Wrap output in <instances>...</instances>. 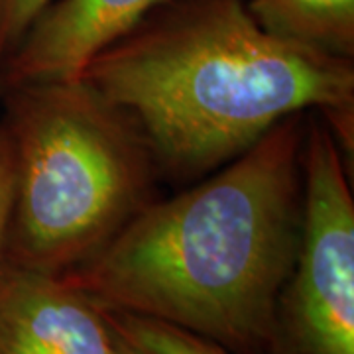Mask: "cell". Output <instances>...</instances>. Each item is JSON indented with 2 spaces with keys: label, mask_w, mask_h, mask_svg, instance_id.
I'll use <instances>...</instances> for the list:
<instances>
[{
  "label": "cell",
  "mask_w": 354,
  "mask_h": 354,
  "mask_svg": "<svg viewBox=\"0 0 354 354\" xmlns=\"http://www.w3.org/2000/svg\"><path fill=\"white\" fill-rule=\"evenodd\" d=\"M305 177L299 264L274 341L283 354H354V203L323 128L311 130Z\"/></svg>",
  "instance_id": "cell-4"
},
{
  "label": "cell",
  "mask_w": 354,
  "mask_h": 354,
  "mask_svg": "<svg viewBox=\"0 0 354 354\" xmlns=\"http://www.w3.org/2000/svg\"><path fill=\"white\" fill-rule=\"evenodd\" d=\"M297 124L286 118L218 176L153 205L67 274L104 309L158 319L227 351L276 339L295 256Z\"/></svg>",
  "instance_id": "cell-1"
},
{
  "label": "cell",
  "mask_w": 354,
  "mask_h": 354,
  "mask_svg": "<svg viewBox=\"0 0 354 354\" xmlns=\"http://www.w3.org/2000/svg\"><path fill=\"white\" fill-rule=\"evenodd\" d=\"M79 81L132 113L158 150L209 167L305 109L346 111L344 57L268 34L241 0H201L101 51Z\"/></svg>",
  "instance_id": "cell-2"
},
{
  "label": "cell",
  "mask_w": 354,
  "mask_h": 354,
  "mask_svg": "<svg viewBox=\"0 0 354 354\" xmlns=\"http://www.w3.org/2000/svg\"><path fill=\"white\" fill-rule=\"evenodd\" d=\"M8 95L16 195L4 258L64 274L127 225L146 179L142 148L120 111L83 81Z\"/></svg>",
  "instance_id": "cell-3"
},
{
  "label": "cell",
  "mask_w": 354,
  "mask_h": 354,
  "mask_svg": "<svg viewBox=\"0 0 354 354\" xmlns=\"http://www.w3.org/2000/svg\"><path fill=\"white\" fill-rule=\"evenodd\" d=\"M0 354H118L101 309L62 274L0 260Z\"/></svg>",
  "instance_id": "cell-6"
},
{
  "label": "cell",
  "mask_w": 354,
  "mask_h": 354,
  "mask_svg": "<svg viewBox=\"0 0 354 354\" xmlns=\"http://www.w3.org/2000/svg\"><path fill=\"white\" fill-rule=\"evenodd\" d=\"M164 0H59L39 14L0 65V91L79 81L101 51L134 32Z\"/></svg>",
  "instance_id": "cell-5"
},
{
  "label": "cell",
  "mask_w": 354,
  "mask_h": 354,
  "mask_svg": "<svg viewBox=\"0 0 354 354\" xmlns=\"http://www.w3.org/2000/svg\"><path fill=\"white\" fill-rule=\"evenodd\" d=\"M99 309L118 354H230L221 344L164 321L116 309Z\"/></svg>",
  "instance_id": "cell-8"
},
{
  "label": "cell",
  "mask_w": 354,
  "mask_h": 354,
  "mask_svg": "<svg viewBox=\"0 0 354 354\" xmlns=\"http://www.w3.org/2000/svg\"><path fill=\"white\" fill-rule=\"evenodd\" d=\"M16 195V164L8 130L0 128V250L6 241Z\"/></svg>",
  "instance_id": "cell-10"
},
{
  "label": "cell",
  "mask_w": 354,
  "mask_h": 354,
  "mask_svg": "<svg viewBox=\"0 0 354 354\" xmlns=\"http://www.w3.org/2000/svg\"><path fill=\"white\" fill-rule=\"evenodd\" d=\"M248 12L268 34L344 57L354 48V0H250Z\"/></svg>",
  "instance_id": "cell-7"
},
{
  "label": "cell",
  "mask_w": 354,
  "mask_h": 354,
  "mask_svg": "<svg viewBox=\"0 0 354 354\" xmlns=\"http://www.w3.org/2000/svg\"><path fill=\"white\" fill-rule=\"evenodd\" d=\"M53 0H0V65Z\"/></svg>",
  "instance_id": "cell-9"
}]
</instances>
